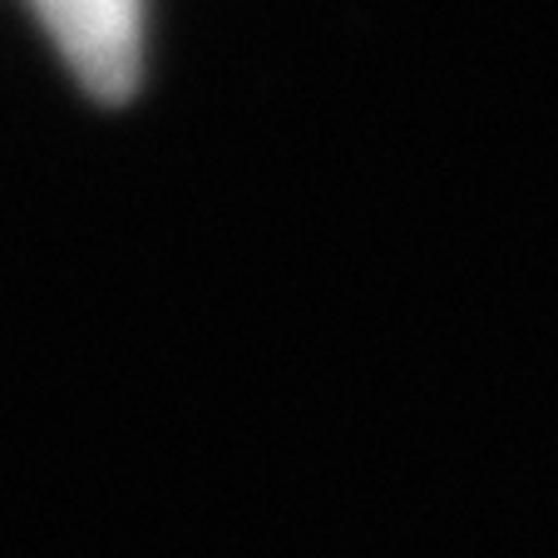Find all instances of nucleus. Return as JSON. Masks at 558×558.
<instances>
[{
  "label": "nucleus",
  "instance_id": "1",
  "mask_svg": "<svg viewBox=\"0 0 558 558\" xmlns=\"http://www.w3.org/2000/svg\"><path fill=\"white\" fill-rule=\"evenodd\" d=\"M54 45L99 99H124L138 80V0H35Z\"/></svg>",
  "mask_w": 558,
  "mask_h": 558
}]
</instances>
